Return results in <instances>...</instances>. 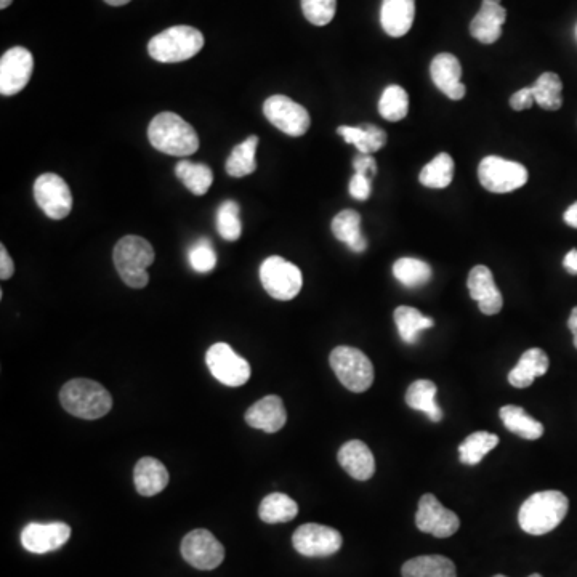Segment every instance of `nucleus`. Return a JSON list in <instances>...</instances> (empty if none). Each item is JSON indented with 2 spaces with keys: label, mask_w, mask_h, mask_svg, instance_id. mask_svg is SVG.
I'll use <instances>...</instances> for the list:
<instances>
[{
  "label": "nucleus",
  "mask_w": 577,
  "mask_h": 577,
  "mask_svg": "<svg viewBox=\"0 0 577 577\" xmlns=\"http://www.w3.org/2000/svg\"><path fill=\"white\" fill-rule=\"evenodd\" d=\"M206 363L212 376L226 387H243L251 379V364L228 343H215L207 350Z\"/></svg>",
  "instance_id": "1a4fd4ad"
},
{
  "label": "nucleus",
  "mask_w": 577,
  "mask_h": 577,
  "mask_svg": "<svg viewBox=\"0 0 577 577\" xmlns=\"http://www.w3.org/2000/svg\"><path fill=\"white\" fill-rule=\"evenodd\" d=\"M416 17V0H384L380 25L390 37H403L411 31Z\"/></svg>",
  "instance_id": "4be33fe9"
},
{
  "label": "nucleus",
  "mask_w": 577,
  "mask_h": 577,
  "mask_svg": "<svg viewBox=\"0 0 577 577\" xmlns=\"http://www.w3.org/2000/svg\"><path fill=\"white\" fill-rule=\"evenodd\" d=\"M13 0H0V9L5 10L12 5Z\"/></svg>",
  "instance_id": "3c124183"
},
{
  "label": "nucleus",
  "mask_w": 577,
  "mask_h": 577,
  "mask_svg": "<svg viewBox=\"0 0 577 577\" xmlns=\"http://www.w3.org/2000/svg\"><path fill=\"white\" fill-rule=\"evenodd\" d=\"M534 103H536V100H534L533 87L520 89L518 92L513 93L512 98H510V106L515 111H525V109L531 108Z\"/></svg>",
  "instance_id": "37998d69"
},
{
  "label": "nucleus",
  "mask_w": 577,
  "mask_h": 577,
  "mask_svg": "<svg viewBox=\"0 0 577 577\" xmlns=\"http://www.w3.org/2000/svg\"><path fill=\"white\" fill-rule=\"evenodd\" d=\"M499 444V436L489 432H475L459 446V459L465 465H478Z\"/></svg>",
  "instance_id": "f704fd0d"
},
{
  "label": "nucleus",
  "mask_w": 577,
  "mask_h": 577,
  "mask_svg": "<svg viewBox=\"0 0 577 577\" xmlns=\"http://www.w3.org/2000/svg\"><path fill=\"white\" fill-rule=\"evenodd\" d=\"M416 525L422 533L446 539L459 531L460 520L457 513L443 507L433 494H424L420 497Z\"/></svg>",
  "instance_id": "2eb2a0df"
},
{
  "label": "nucleus",
  "mask_w": 577,
  "mask_h": 577,
  "mask_svg": "<svg viewBox=\"0 0 577 577\" xmlns=\"http://www.w3.org/2000/svg\"><path fill=\"white\" fill-rule=\"evenodd\" d=\"M246 422L249 427L262 432L276 433L286 425L287 412L279 396H265L247 409Z\"/></svg>",
  "instance_id": "aec40b11"
},
{
  "label": "nucleus",
  "mask_w": 577,
  "mask_h": 577,
  "mask_svg": "<svg viewBox=\"0 0 577 577\" xmlns=\"http://www.w3.org/2000/svg\"><path fill=\"white\" fill-rule=\"evenodd\" d=\"M569 501L560 491H541L529 496L518 512V523L531 536H544L560 526L568 513Z\"/></svg>",
  "instance_id": "f257e3e1"
},
{
  "label": "nucleus",
  "mask_w": 577,
  "mask_h": 577,
  "mask_svg": "<svg viewBox=\"0 0 577 577\" xmlns=\"http://www.w3.org/2000/svg\"><path fill=\"white\" fill-rule=\"evenodd\" d=\"M151 145L161 153L186 158L199 150V137L191 124L175 113H161L148 127Z\"/></svg>",
  "instance_id": "f03ea898"
},
{
  "label": "nucleus",
  "mask_w": 577,
  "mask_h": 577,
  "mask_svg": "<svg viewBox=\"0 0 577 577\" xmlns=\"http://www.w3.org/2000/svg\"><path fill=\"white\" fill-rule=\"evenodd\" d=\"M433 84L443 92L449 100L459 101L465 97L467 87L462 84V66L452 53H440L433 58L430 65Z\"/></svg>",
  "instance_id": "a211bd4d"
},
{
  "label": "nucleus",
  "mask_w": 577,
  "mask_h": 577,
  "mask_svg": "<svg viewBox=\"0 0 577 577\" xmlns=\"http://www.w3.org/2000/svg\"><path fill=\"white\" fill-rule=\"evenodd\" d=\"M337 459H339L340 467L355 480H371L376 472L374 454L368 448V444H364L363 441L352 440L343 444Z\"/></svg>",
  "instance_id": "412c9836"
},
{
  "label": "nucleus",
  "mask_w": 577,
  "mask_h": 577,
  "mask_svg": "<svg viewBox=\"0 0 577 577\" xmlns=\"http://www.w3.org/2000/svg\"><path fill=\"white\" fill-rule=\"evenodd\" d=\"M218 235L228 243H235L243 235V225L239 218V204L235 201L223 202L217 212Z\"/></svg>",
  "instance_id": "58836bf2"
},
{
  "label": "nucleus",
  "mask_w": 577,
  "mask_h": 577,
  "mask_svg": "<svg viewBox=\"0 0 577 577\" xmlns=\"http://www.w3.org/2000/svg\"><path fill=\"white\" fill-rule=\"evenodd\" d=\"M505 428L512 432L513 435L525 438V440H539L544 435V425L539 420L526 414L525 409L520 406H504L499 412Z\"/></svg>",
  "instance_id": "c85d7f7f"
},
{
  "label": "nucleus",
  "mask_w": 577,
  "mask_h": 577,
  "mask_svg": "<svg viewBox=\"0 0 577 577\" xmlns=\"http://www.w3.org/2000/svg\"><path fill=\"white\" fill-rule=\"evenodd\" d=\"M114 265L122 281L134 289H143L150 283L148 268L154 262V249L140 236L122 238L113 252Z\"/></svg>",
  "instance_id": "20e7f679"
},
{
  "label": "nucleus",
  "mask_w": 577,
  "mask_h": 577,
  "mask_svg": "<svg viewBox=\"0 0 577 577\" xmlns=\"http://www.w3.org/2000/svg\"><path fill=\"white\" fill-rule=\"evenodd\" d=\"M34 71L33 53L25 47H13L0 58V93L17 95L31 81Z\"/></svg>",
  "instance_id": "4468645a"
},
{
  "label": "nucleus",
  "mask_w": 577,
  "mask_h": 577,
  "mask_svg": "<svg viewBox=\"0 0 577 577\" xmlns=\"http://www.w3.org/2000/svg\"><path fill=\"white\" fill-rule=\"evenodd\" d=\"M257 146H259L257 135H252L241 145L235 146L230 158L226 161V174L233 178H243L254 174L257 170V161H255Z\"/></svg>",
  "instance_id": "2f4dec72"
},
{
  "label": "nucleus",
  "mask_w": 577,
  "mask_h": 577,
  "mask_svg": "<svg viewBox=\"0 0 577 577\" xmlns=\"http://www.w3.org/2000/svg\"><path fill=\"white\" fill-rule=\"evenodd\" d=\"M34 199L47 217L63 220L73 210V194L57 174H44L34 183Z\"/></svg>",
  "instance_id": "f8f14e48"
},
{
  "label": "nucleus",
  "mask_w": 577,
  "mask_h": 577,
  "mask_svg": "<svg viewBox=\"0 0 577 577\" xmlns=\"http://www.w3.org/2000/svg\"><path fill=\"white\" fill-rule=\"evenodd\" d=\"M182 557L201 571L218 568L225 560V547L207 529H194L182 542Z\"/></svg>",
  "instance_id": "ddd939ff"
},
{
  "label": "nucleus",
  "mask_w": 577,
  "mask_h": 577,
  "mask_svg": "<svg viewBox=\"0 0 577 577\" xmlns=\"http://www.w3.org/2000/svg\"><path fill=\"white\" fill-rule=\"evenodd\" d=\"M188 260H190L193 270L198 271V273H209L217 265L214 247L210 246L207 239H201L191 247L190 252H188Z\"/></svg>",
  "instance_id": "a19ab883"
},
{
  "label": "nucleus",
  "mask_w": 577,
  "mask_h": 577,
  "mask_svg": "<svg viewBox=\"0 0 577 577\" xmlns=\"http://www.w3.org/2000/svg\"><path fill=\"white\" fill-rule=\"evenodd\" d=\"M332 371L343 387L353 393H363L374 382V366L368 356L355 347H337L329 356Z\"/></svg>",
  "instance_id": "423d86ee"
},
{
  "label": "nucleus",
  "mask_w": 577,
  "mask_h": 577,
  "mask_svg": "<svg viewBox=\"0 0 577 577\" xmlns=\"http://www.w3.org/2000/svg\"><path fill=\"white\" fill-rule=\"evenodd\" d=\"M528 170L520 162L486 156L478 166V180L489 193L505 194L528 183Z\"/></svg>",
  "instance_id": "6e6552de"
},
{
  "label": "nucleus",
  "mask_w": 577,
  "mask_h": 577,
  "mask_svg": "<svg viewBox=\"0 0 577 577\" xmlns=\"http://www.w3.org/2000/svg\"><path fill=\"white\" fill-rule=\"evenodd\" d=\"M393 316H395V323L398 332H400L401 340L409 343V345H416L419 342L420 334L435 326V321L422 315L417 308L404 307L403 305V307L396 308Z\"/></svg>",
  "instance_id": "c756f323"
},
{
  "label": "nucleus",
  "mask_w": 577,
  "mask_h": 577,
  "mask_svg": "<svg viewBox=\"0 0 577 577\" xmlns=\"http://www.w3.org/2000/svg\"><path fill=\"white\" fill-rule=\"evenodd\" d=\"M204 47L201 31L191 26H174L154 36L148 53L159 63H182L196 57Z\"/></svg>",
  "instance_id": "39448f33"
},
{
  "label": "nucleus",
  "mask_w": 577,
  "mask_h": 577,
  "mask_svg": "<svg viewBox=\"0 0 577 577\" xmlns=\"http://www.w3.org/2000/svg\"><path fill=\"white\" fill-rule=\"evenodd\" d=\"M507 20V10L501 0H483L480 12L470 23V34L481 44H494L502 36V26Z\"/></svg>",
  "instance_id": "6ab92c4d"
},
{
  "label": "nucleus",
  "mask_w": 577,
  "mask_h": 577,
  "mask_svg": "<svg viewBox=\"0 0 577 577\" xmlns=\"http://www.w3.org/2000/svg\"><path fill=\"white\" fill-rule=\"evenodd\" d=\"M178 180L196 196H204L214 183V174L206 164H194L190 161H180L175 167Z\"/></svg>",
  "instance_id": "473e14b6"
},
{
  "label": "nucleus",
  "mask_w": 577,
  "mask_h": 577,
  "mask_svg": "<svg viewBox=\"0 0 577 577\" xmlns=\"http://www.w3.org/2000/svg\"><path fill=\"white\" fill-rule=\"evenodd\" d=\"M393 276L409 289L424 286L432 279V267L424 260L403 257L393 265Z\"/></svg>",
  "instance_id": "c9c22d12"
},
{
  "label": "nucleus",
  "mask_w": 577,
  "mask_h": 577,
  "mask_svg": "<svg viewBox=\"0 0 577 577\" xmlns=\"http://www.w3.org/2000/svg\"><path fill=\"white\" fill-rule=\"evenodd\" d=\"M549 356L541 348H529L521 355L517 366L509 372V382L515 388H528L534 384L537 377H542L549 371Z\"/></svg>",
  "instance_id": "b1692460"
},
{
  "label": "nucleus",
  "mask_w": 577,
  "mask_h": 577,
  "mask_svg": "<svg viewBox=\"0 0 577 577\" xmlns=\"http://www.w3.org/2000/svg\"><path fill=\"white\" fill-rule=\"evenodd\" d=\"M403 577H457L456 565L443 555H422L406 561Z\"/></svg>",
  "instance_id": "a878e982"
},
{
  "label": "nucleus",
  "mask_w": 577,
  "mask_h": 577,
  "mask_svg": "<svg viewBox=\"0 0 577 577\" xmlns=\"http://www.w3.org/2000/svg\"><path fill=\"white\" fill-rule=\"evenodd\" d=\"M355 167V174L366 175L368 178H374L377 174V162L372 158L371 154H360L358 158L353 161Z\"/></svg>",
  "instance_id": "c03bdc74"
},
{
  "label": "nucleus",
  "mask_w": 577,
  "mask_h": 577,
  "mask_svg": "<svg viewBox=\"0 0 577 577\" xmlns=\"http://www.w3.org/2000/svg\"><path fill=\"white\" fill-rule=\"evenodd\" d=\"M563 218H565L566 225L577 230V202H574V204H571V206L566 209Z\"/></svg>",
  "instance_id": "de8ad7c7"
},
{
  "label": "nucleus",
  "mask_w": 577,
  "mask_h": 577,
  "mask_svg": "<svg viewBox=\"0 0 577 577\" xmlns=\"http://www.w3.org/2000/svg\"><path fill=\"white\" fill-rule=\"evenodd\" d=\"M332 233L340 243H345L350 251L361 254L368 249V239L361 231V215L356 210H342L332 220Z\"/></svg>",
  "instance_id": "393cba45"
},
{
  "label": "nucleus",
  "mask_w": 577,
  "mask_h": 577,
  "mask_svg": "<svg viewBox=\"0 0 577 577\" xmlns=\"http://www.w3.org/2000/svg\"><path fill=\"white\" fill-rule=\"evenodd\" d=\"M493 577H507V576H502V574H496V576H493ZM529 577H544V576H542V574L536 573V574H531V576H529Z\"/></svg>",
  "instance_id": "603ef678"
},
{
  "label": "nucleus",
  "mask_w": 577,
  "mask_h": 577,
  "mask_svg": "<svg viewBox=\"0 0 577 577\" xmlns=\"http://www.w3.org/2000/svg\"><path fill=\"white\" fill-rule=\"evenodd\" d=\"M563 82L555 73H544L533 85L534 100L545 111H557L563 105Z\"/></svg>",
  "instance_id": "e433bc0d"
},
{
  "label": "nucleus",
  "mask_w": 577,
  "mask_h": 577,
  "mask_svg": "<svg viewBox=\"0 0 577 577\" xmlns=\"http://www.w3.org/2000/svg\"><path fill=\"white\" fill-rule=\"evenodd\" d=\"M294 549L303 557H331L342 549V534L331 526L307 523L300 526L292 536Z\"/></svg>",
  "instance_id": "9b49d317"
},
{
  "label": "nucleus",
  "mask_w": 577,
  "mask_h": 577,
  "mask_svg": "<svg viewBox=\"0 0 577 577\" xmlns=\"http://www.w3.org/2000/svg\"><path fill=\"white\" fill-rule=\"evenodd\" d=\"M299 513V505L286 494L273 493L260 504L259 517L268 525H279L294 520Z\"/></svg>",
  "instance_id": "7c9ffc66"
},
{
  "label": "nucleus",
  "mask_w": 577,
  "mask_h": 577,
  "mask_svg": "<svg viewBox=\"0 0 577 577\" xmlns=\"http://www.w3.org/2000/svg\"><path fill=\"white\" fill-rule=\"evenodd\" d=\"M337 134L348 143L355 146L360 154H372L382 150L387 145V132L376 126L348 127L340 126Z\"/></svg>",
  "instance_id": "bb28decb"
},
{
  "label": "nucleus",
  "mask_w": 577,
  "mask_h": 577,
  "mask_svg": "<svg viewBox=\"0 0 577 577\" xmlns=\"http://www.w3.org/2000/svg\"><path fill=\"white\" fill-rule=\"evenodd\" d=\"M470 297L478 303L481 313L486 316H494L501 313L504 307V297H502L499 287L494 283V276L485 265H477L470 270L469 281Z\"/></svg>",
  "instance_id": "f3484780"
},
{
  "label": "nucleus",
  "mask_w": 577,
  "mask_h": 577,
  "mask_svg": "<svg viewBox=\"0 0 577 577\" xmlns=\"http://www.w3.org/2000/svg\"><path fill=\"white\" fill-rule=\"evenodd\" d=\"M436 392L438 388L432 380H416L406 392V403L409 408L424 412L428 419L438 424L443 420V411L436 404Z\"/></svg>",
  "instance_id": "cd10ccee"
},
{
  "label": "nucleus",
  "mask_w": 577,
  "mask_h": 577,
  "mask_svg": "<svg viewBox=\"0 0 577 577\" xmlns=\"http://www.w3.org/2000/svg\"><path fill=\"white\" fill-rule=\"evenodd\" d=\"M302 12L311 25L326 26L334 20L337 0H300Z\"/></svg>",
  "instance_id": "ea45409f"
},
{
  "label": "nucleus",
  "mask_w": 577,
  "mask_h": 577,
  "mask_svg": "<svg viewBox=\"0 0 577 577\" xmlns=\"http://www.w3.org/2000/svg\"><path fill=\"white\" fill-rule=\"evenodd\" d=\"M105 2L113 7H122V5L129 4L130 0H105Z\"/></svg>",
  "instance_id": "8fccbe9b"
},
{
  "label": "nucleus",
  "mask_w": 577,
  "mask_h": 577,
  "mask_svg": "<svg viewBox=\"0 0 577 577\" xmlns=\"http://www.w3.org/2000/svg\"><path fill=\"white\" fill-rule=\"evenodd\" d=\"M134 483L138 494L153 497L162 493L169 485V472L166 465L154 457H143L138 460L134 469Z\"/></svg>",
  "instance_id": "5701e85b"
},
{
  "label": "nucleus",
  "mask_w": 577,
  "mask_h": 577,
  "mask_svg": "<svg viewBox=\"0 0 577 577\" xmlns=\"http://www.w3.org/2000/svg\"><path fill=\"white\" fill-rule=\"evenodd\" d=\"M60 401L71 416L85 420L101 419L113 408V398L108 390L89 379L69 380L61 388Z\"/></svg>",
  "instance_id": "7ed1b4c3"
},
{
  "label": "nucleus",
  "mask_w": 577,
  "mask_h": 577,
  "mask_svg": "<svg viewBox=\"0 0 577 577\" xmlns=\"http://www.w3.org/2000/svg\"><path fill=\"white\" fill-rule=\"evenodd\" d=\"M568 327L571 334H573L574 347L577 348V307H574L571 315H569Z\"/></svg>",
  "instance_id": "09e8293b"
},
{
  "label": "nucleus",
  "mask_w": 577,
  "mask_h": 577,
  "mask_svg": "<svg viewBox=\"0 0 577 577\" xmlns=\"http://www.w3.org/2000/svg\"><path fill=\"white\" fill-rule=\"evenodd\" d=\"M265 118L289 137H302L310 129L311 119L307 108L284 95H273L263 103Z\"/></svg>",
  "instance_id": "9d476101"
},
{
  "label": "nucleus",
  "mask_w": 577,
  "mask_h": 577,
  "mask_svg": "<svg viewBox=\"0 0 577 577\" xmlns=\"http://www.w3.org/2000/svg\"><path fill=\"white\" fill-rule=\"evenodd\" d=\"M260 281L265 291L273 299L287 302L302 291V271L292 262H287L279 255L268 257L260 267Z\"/></svg>",
  "instance_id": "0eeeda50"
},
{
  "label": "nucleus",
  "mask_w": 577,
  "mask_h": 577,
  "mask_svg": "<svg viewBox=\"0 0 577 577\" xmlns=\"http://www.w3.org/2000/svg\"><path fill=\"white\" fill-rule=\"evenodd\" d=\"M69 537L71 528L66 523H31L21 531V544L28 552L42 555L61 549Z\"/></svg>",
  "instance_id": "dca6fc26"
},
{
  "label": "nucleus",
  "mask_w": 577,
  "mask_h": 577,
  "mask_svg": "<svg viewBox=\"0 0 577 577\" xmlns=\"http://www.w3.org/2000/svg\"><path fill=\"white\" fill-rule=\"evenodd\" d=\"M454 178V159L448 153H440L428 162L419 175V182L432 190L448 188Z\"/></svg>",
  "instance_id": "72a5a7b5"
},
{
  "label": "nucleus",
  "mask_w": 577,
  "mask_h": 577,
  "mask_svg": "<svg viewBox=\"0 0 577 577\" xmlns=\"http://www.w3.org/2000/svg\"><path fill=\"white\" fill-rule=\"evenodd\" d=\"M13 273H15V263H13L5 246H2L0 247V278L2 281H7V279L12 278Z\"/></svg>",
  "instance_id": "a18cd8bd"
},
{
  "label": "nucleus",
  "mask_w": 577,
  "mask_h": 577,
  "mask_svg": "<svg viewBox=\"0 0 577 577\" xmlns=\"http://www.w3.org/2000/svg\"><path fill=\"white\" fill-rule=\"evenodd\" d=\"M563 267L566 268L569 275H577V249H573V251H569L566 254L565 260H563Z\"/></svg>",
  "instance_id": "49530a36"
},
{
  "label": "nucleus",
  "mask_w": 577,
  "mask_h": 577,
  "mask_svg": "<svg viewBox=\"0 0 577 577\" xmlns=\"http://www.w3.org/2000/svg\"><path fill=\"white\" fill-rule=\"evenodd\" d=\"M371 178L366 175L355 174L350 180V196L356 201H368L371 198Z\"/></svg>",
  "instance_id": "79ce46f5"
},
{
  "label": "nucleus",
  "mask_w": 577,
  "mask_h": 577,
  "mask_svg": "<svg viewBox=\"0 0 577 577\" xmlns=\"http://www.w3.org/2000/svg\"><path fill=\"white\" fill-rule=\"evenodd\" d=\"M379 113L385 121H403L409 113V95L400 85H388L379 100Z\"/></svg>",
  "instance_id": "4c0bfd02"
}]
</instances>
